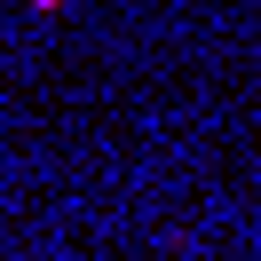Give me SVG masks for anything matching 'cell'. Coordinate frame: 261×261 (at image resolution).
<instances>
[{"label": "cell", "instance_id": "6da1fadb", "mask_svg": "<svg viewBox=\"0 0 261 261\" xmlns=\"http://www.w3.org/2000/svg\"><path fill=\"white\" fill-rule=\"evenodd\" d=\"M32 8H71V0H32Z\"/></svg>", "mask_w": 261, "mask_h": 261}]
</instances>
